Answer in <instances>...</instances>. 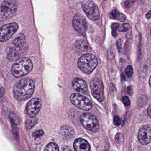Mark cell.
<instances>
[{
  "mask_svg": "<svg viewBox=\"0 0 151 151\" xmlns=\"http://www.w3.org/2000/svg\"><path fill=\"white\" fill-rule=\"evenodd\" d=\"M35 84L33 80L23 79L16 83L13 88V95L16 99L24 101L30 98L33 94Z\"/></svg>",
  "mask_w": 151,
  "mask_h": 151,
  "instance_id": "obj_1",
  "label": "cell"
},
{
  "mask_svg": "<svg viewBox=\"0 0 151 151\" xmlns=\"http://www.w3.org/2000/svg\"><path fill=\"white\" fill-rule=\"evenodd\" d=\"M33 64L27 58H19L12 67V73L15 77L19 78L29 73L32 70Z\"/></svg>",
  "mask_w": 151,
  "mask_h": 151,
  "instance_id": "obj_2",
  "label": "cell"
},
{
  "mask_svg": "<svg viewBox=\"0 0 151 151\" xmlns=\"http://www.w3.org/2000/svg\"><path fill=\"white\" fill-rule=\"evenodd\" d=\"M77 64L79 69L82 72L86 74H89L97 66V59L92 54H85L79 58Z\"/></svg>",
  "mask_w": 151,
  "mask_h": 151,
  "instance_id": "obj_3",
  "label": "cell"
},
{
  "mask_svg": "<svg viewBox=\"0 0 151 151\" xmlns=\"http://www.w3.org/2000/svg\"><path fill=\"white\" fill-rule=\"evenodd\" d=\"M80 122L82 125L88 130L92 132H98L99 129L98 121L94 115L89 113L84 112L81 114Z\"/></svg>",
  "mask_w": 151,
  "mask_h": 151,
  "instance_id": "obj_4",
  "label": "cell"
},
{
  "mask_svg": "<svg viewBox=\"0 0 151 151\" xmlns=\"http://www.w3.org/2000/svg\"><path fill=\"white\" fill-rule=\"evenodd\" d=\"M91 94L99 102H102L104 100V92L103 83L98 78L92 79L90 83Z\"/></svg>",
  "mask_w": 151,
  "mask_h": 151,
  "instance_id": "obj_5",
  "label": "cell"
},
{
  "mask_svg": "<svg viewBox=\"0 0 151 151\" xmlns=\"http://www.w3.org/2000/svg\"><path fill=\"white\" fill-rule=\"evenodd\" d=\"M70 100L74 106L81 110L89 111L92 108L91 101L88 98L80 94H72L71 96Z\"/></svg>",
  "mask_w": 151,
  "mask_h": 151,
  "instance_id": "obj_6",
  "label": "cell"
},
{
  "mask_svg": "<svg viewBox=\"0 0 151 151\" xmlns=\"http://www.w3.org/2000/svg\"><path fill=\"white\" fill-rule=\"evenodd\" d=\"M83 9L86 16L91 20H96L99 17V12L96 4L90 0H85L82 3Z\"/></svg>",
  "mask_w": 151,
  "mask_h": 151,
  "instance_id": "obj_7",
  "label": "cell"
},
{
  "mask_svg": "<svg viewBox=\"0 0 151 151\" xmlns=\"http://www.w3.org/2000/svg\"><path fill=\"white\" fill-rule=\"evenodd\" d=\"M17 6L14 0H4L0 7V14L4 18L12 17L17 12Z\"/></svg>",
  "mask_w": 151,
  "mask_h": 151,
  "instance_id": "obj_8",
  "label": "cell"
},
{
  "mask_svg": "<svg viewBox=\"0 0 151 151\" xmlns=\"http://www.w3.org/2000/svg\"><path fill=\"white\" fill-rule=\"evenodd\" d=\"M18 29V25L16 23L6 24L0 27V42H5L9 40Z\"/></svg>",
  "mask_w": 151,
  "mask_h": 151,
  "instance_id": "obj_9",
  "label": "cell"
},
{
  "mask_svg": "<svg viewBox=\"0 0 151 151\" xmlns=\"http://www.w3.org/2000/svg\"><path fill=\"white\" fill-rule=\"evenodd\" d=\"M41 100L39 98L32 99L27 103L26 107L27 113L30 118H34L41 108Z\"/></svg>",
  "mask_w": 151,
  "mask_h": 151,
  "instance_id": "obj_10",
  "label": "cell"
},
{
  "mask_svg": "<svg viewBox=\"0 0 151 151\" xmlns=\"http://www.w3.org/2000/svg\"><path fill=\"white\" fill-rule=\"evenodd\" d=\"M73 24L74 29L79 33L85 34L87 28V22L81 15L77 14L74 16Z\"/></svg>",
  "mask_w": 151,
  "mask_h": 151,
  "instance_id": "obj_11",
  "label": "cell"
},
{
  "mask_svg": "<svg viewBox=\"0 0 151 151\" xmlns=\"http://www.w3.org/2000/svg\"><path fill=\"white\" fill-rule=\"evenodd\" d=\"M138 140L140 143L147 145L151 141V126H144L139 131L138 136Z\"/></svg>",
  "mask_w": 151,
  "mask_h": 151,
  "instance_id": "obj_12",
  "label": "cell"
},
{
  "mask_svg": "<svg viewBox=\"0 0 151 151\" xmlns=\"http://www.w3.org/2000/svg\"><path fill=\"white\" fill-rule=\"evenodd\" d=\"M72 85L73 89L79 93L86 94L88 91V85L81 78H75L73 81Z\"/></svg>",
  "mask_w": 151,
  "mask_h": 151,
  "instance_id": "obj_13",
  "label": "cell"
},
{
  "mask_svg": "<svg viewBox=\"0 0 151 151\" xmlns=\"http://www.w3.org/2000/svg\"><path fill=\"white\" fill-rule=\"evenodd\" d=\"M26 43V38L23 34L18 35L12 41L11 47L17 51H19L22 49Z\"/></svg>",
  "mask_w": 151,
  "mask_h": 151,
  "instance_id": "obj_14",
  "label": "cell"
},
{
  "mask_svg": "<svg viewBox=\"0 0 151 151\" xmlns=\"http://www.w3.org/2000/svg\"><path fill=\"white\" fill-rule=\"evenodd\" d=\"M75 151H90V145L88 142L83 138H77L74 143Z\"/></svg>",
  "mask_w": 151,
  "mask_h": 151,
  "instance_id": "obj_15",
  "label": "cell"
},
{
  "mask_svg": "<svg viewBox=\"0 0 151 151\" xmlns=\"http://www.w3.org/2000/svg\"><path fill=\"white\" fill-rule=\"evenodd\" d=\"M75 47L80 53H85L90 51V47L88 42L83 40H79L76 42Z\"/></svg>",
  "mask_w": 151,
  "mask_h": 151,
  "instance_id": "obj_16",
  "label": "cell"
},
{
  "mask_svg": "<svg viewBox=\"0 0 151 151\" xmlns=\"http://www.w3.org/2000/svg\"><path fill=\"white\" fill-rule=\"evenodd\" d=\"M60 134L61 137L65 140L70 139L74 134L73 129L68 126H63L60 129Z\"/></svg>",
  "mask_w": 151,
  "mask_h": 151,
  "instance_id": "obj_17",
  "label": "cell"
},
{
  "mask_svg": "<svg viewBox=\"0 0 151 151\" xmlns=\"http://www.w3.org/2000/svg\"><path fill=\"white\" fill-rule=\"evenodd\" d=\"M110 17L114 19L119 20L121 22H124L126 19V17L124 14L120 13L115 10H112L110 14Z\"/></svg>",
  "mask_w": 151,
  "mask_h": 151,
  "instance_id": "obj_18",
  "label": "cell"
},
{
  "mask_svg": "<svg viewBox=\"0 0 151 151\" xmlns=\"http://www.w3.org/2000/svg\"><path fill=\"white\" fill-rule=\"evenodd\" d=\"M43 151H59V148L56 144L51 142L46 145Z\"/></svg>",
  "mask_w": 151,
  "mask_h": 151,
  "instance_id": "obj_19",
  "label": "cell"
},
{
  "mask_svg": "<svg viewBox=\"0 0 151 151\" xmlns=\"http://www.w3.org/2000/svg\"><path fill=\"white\" fill-rule=\"evenodd\" d=\"M9 118L12 123H13L16 125H19L20 124V120L18 117L14 112L11 113Z\"/></svg>",
  "mask_w": 151,
  "mask_h": 151,
  "instance_id": "obj_20",
  "label": "cell"
},
{
  "mask_svg": "<svg viewBox=\"0 0 151 151\" xmlns=\"http://www.w3.org/2000/svg\"><path fill=\"white\" fill-rule=\"evenodd\" d=\"M37 122V119L35 118H31L28 119L26 121V127L27 129H30L32 128Z\"/></svg>",
  "mask_w": 151,
  "mask_h": 151,
  "instance_id": "obj_21",
  "label": "cell"
},
{
  "mask_svg": "<svg viewBox=\"0 0 151 151\" xmlns=\"http://www.w3.org/2000/svg\"><path fill=\"white\" fill-rule=\"evenodd\" d=\"M12 132H13L14 137L16 138L17 141H19V133L17 128V127H16V125L13 124V123H12Z\"/></svg>",
  "mask_w": 151,
  "mask_h": 151,
  "instance_id": "obj_22",
  "label": "cell"
},
{
  "mask_svg": "<svg viewBox=\"0 0 151 151\" xmlns=\"http://www.w3.org/2000/svg\"><path fill=\"white\" fill-rule=\"evenodd\" d=\"M125 73H126V75L128 77H132L133 76V74H134V70H133L132 66H130V65L128 66L126 69Z\"/></svg>",
  "mask_w": 151,
  "mask_h": 151,
  "instance_id": "obj_23",
  "label": "cell"
},
{
  "mask_svg": "<svg viewBox=\"0 0 151 151\" xmlns=\"http://www.w3.org/2000/svg\"><path fill=\"white\" fill-rule=\"evenodd\" d=\"M130 28V26L129 24H123L121 26L119 27V30L122 32H126L129 30Z\"/></svg>",
  "mask_w": 151,
  "mask_h": 151,
  "instance_id": "obj_24",
  "label": "cell"
},
{
  "mask_svg": "<svg viewBox=\"0 0 151 151\" xmlns=\"http://www.w3.org/2000/svg\"><path fill=\"white\" fill-rule=\"evenodd\" d=\"M119 25L117 23H114L112 25L111 28L112 30V35L114 36H117V34L116 31H117V29L119 28Z\"/></svg>",
  "mask_w": 151,
  "mask_h": 151,
  "instance_id": "obj_25",
  "label": "cell"
},
{
  "mask_svg": "<svg viewBox=\"0 0 151 151\" xmlns=\"http://www.w3.org/2000/svg\"><path fill=\"white\" fill-rule=\"evenodd\" d=\"M122 102L126 106H130V100L128 97L127 96L123 97V98H122Z\"/></svg>",
  "mask_w": 151,
  "mask_h": 151,
  "instance_id": "obj_26",
  "label": "cell"
},
{
  "mask_svg": "<svg viewBox=\"0 0 151 151\" xmlns=\"http://www.w3.org/2000/svg\"><path fill=\"white\" fill-rule=\"evenodd\" d=\"M135 0H127L125 2L124 5L126 8H129L131 7L134 3Z\"/></svg>",
  "mask_w": 151,
  "mask_h": 151,
  "instance_id": "obj_27",
  "label": "cell"
},
{
  "mask_svg": "<svg viewBox=\"0 0 151 151\" xmlns=\"http://www.w3.org/2000/svg\"><path fill=\"white\" fill-rule=\"evenodd\" d=\"M123 136L122 134H117L115 136V140L117 143L119 144H121L123 141Z\"/></svg>",
  "mask_w": 151,
  "mask_h": 151,
  "instance_id": "obj_28",
  "label": "cell"
},
{
  "mask_svg": "<svg viewBox=\"0 0 151 151\" xmlns=\"http://www.w3.org/2000/svg\"><path fill=\"white\" fill-rule=\"evenodd\" d=\"M43 134H44V132L42 130H38L33 132V136L35 137H39L43 135Z\"/></svg>",
  "mask_w": 151,
  "mask_h": 151,
  "instance_id": "obj_29",
  "label": "cell"
},
{
  "mask_svg": "<svg viewBox=\"0 0 151 151\" xmlns=\"http://www.w3.org/2000/svg\"><path fill=\"white\" fill-rule=\"evenodd\" d=\"M114 123L116 126H119L121 124V120L119 117L118 116H115L114 118Z\"/></svg>",
  "mask_w": 151,
  "mask_h": 151,
  "instance_id": "obj_30",
  "label": "cell"
},
{
  "mask_svg": "<svg viewBox=\"0 0 151 151\" xmlns=\"http://www.w3.org/2000/svg\"><path fill=\"white\" fill-rule=\"evenodd\" d=\"M4 93H5V89L4 88L2 87L0 83V98L3 96Z\"/></svg>",
  "mask_w": 151,
  "mask_h": 151,
  "instance_id": "obj_31",
  "label": "cell"
},
{
  "mask_svg": "<svg viewBox=\"0 0 151 151\" xmlns=\"http://www.w3.org/2000/svg\"><path fill=\"white\" fill-rule=\"evenodd\" d=\"M118 48L119 52H121L122 50V40H119L118 41Z\"/></svg>",
  "mask_w": 151,
  "mask_h": 151,
  "instance_id": "obj_32",
  "label": "cell"
},
{
  "mask_svg": "<svg viewBox=\"0 0 151 151\" xmlns=\"http://www.w3.org/2000/svg\"><path fill=\"white\" fill-rule=\"evenodd\" d=\"M62 151H72L70 148L67 146H64L62 148Z\"/></svg>",
  "mask_w": 151,
  "mask_h": 151,
  "instance_id": "obj_33",
  "label": "cell"
},
{
  "mask_svg": "<svg viewBox=\"0 0 151 151\" xmlns=\"http://www.w3.org/2000/svg\"><path fill=\"white\" fill-rule=\"evenodd\" d=\"M147 113H148V114L149 116L151 118V104L148 107Z\"/></svg>",
  "mask_w": 151,
  "mask_h": 151,
  "instance_id": "obj_34",
  "label": "cell"
},
{
  "mask_svg": "<svg viewBox=\"0 0 151 151\" xmlns=\"http://www.w3.org/2000/svg\"><path fill=\"white\" fill-rule=\"evenodd\" d=\"M146 17L147 19H150L151 17V10L150 11H149V12L147 13L146 14Z\"/></svg>",
  "mask_w": 151,
  "mask_h": 151,
  "instance_id": "obj_35",
  "label": "cell"
},
{
  "mask_svg": "<svg viewBox=\"0 0 151 151\" xmlns=\"http://www.w3.org/2000/svg\"><path fill=\"white\" fill-rule=\"evenodd\" d=\"M149 84H150V85L151 87V76L150 77V80H149Z\"/></svg>",
  "mask_w": 151,
  "mask_h": 151,
  "instance_id": "obj_36",
  "label": "cell"
},
{
  "mask_svg": "<svg viewBox=\"0 0 151 151\" xmlns=\"http://www.w3.org/2000/svg\"></svg>",
  "mask_w": 151,
  "mask_h": 151,
  "instance_id": "obj_37",
  "label": "cell"
}]
</instances>
